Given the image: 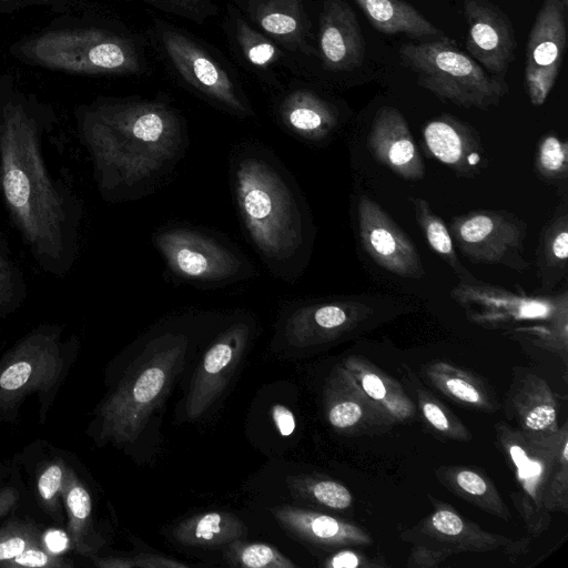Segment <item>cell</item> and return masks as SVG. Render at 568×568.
<instances>
[{"mask_svg":"<svg viewBox=\"0 0 568 568\" xmlns=\"http://www.w3.org/2000/svg\"><path fill=\"white\" fill-rule=\"evenodd\" d=\"M26 287L17 267L0 248V312L17 306L23 298Z\"/></svg>","mask_w":568,"mask_h":568,"instance_id":"31","label":"cell"},{"mask_svg":"<svg viewBox=\"0 0 568 568\" xmlns=\"http://www.w3.org/2000/svg\"><path fill=\"white\" fill-rule=\"evenodd\" d=\"M310 489L316 500L331 508L344 509L352 503L348 489L333 480L316 481Z\"/></svg>","mask_w":568,"mask_h":568,"instance_id":"33","label":"cell"},{"mask_svg":"<svg viewBox=\"0 0 568 568\" xmlns=\"http://www.w3.org/2000/svg\"><path fill=\"white\" fill-rule=\"evenodd\" d=\"M328 565L334 568H354L358 565V558L351 551H342L334 556Z\"/></svg>","mask_w":568,"mask_h":568,"instance_id":"47","label":"cell"},{"mask_svg":"<svg viewBox=\"0 0 568 568\" xmlns=\"http://www.w3.org/2000/svg\"><path fill=\"white\" fill-rule=\"evenodd\" d=\"M42 126L19 102L0 116V191L10 217L47 272L64 276L77 252L79 200L54 181L42 151Z\"/></svg>","mask_w":568,"mask_h":568,"instance_id":"1","label":"cell"},{"mask_svg":"<svg viewBox=\"0 0 568 568\" xmlns=\"http://www.w3.org/2000/svg\"><path fill=\"white\" fill-rule=\"evenodd\" d=\"M230 182L244 231L263 263L281 280H297L314 231L290 172L268 150L248 145L232 156Z\"/></svg>","mask_w":568,"mask_h":568,"instance_id":"3","label":"cell"},{"mask_svg":"<svg viewBox=\"0 0 568 568\" xmlns=\"http://www.w3.org/2000/svg\"><path fill=\"white\" fill-rule=\"evenodd\" d=\"M450 294L473 317L483 322L567 318V291L555 296H527L479 281L459 283Z\"/></svg>","mask_w":568,"mask_h":568,"instance_id":"10","label":"cell"},{"mask_svg":"<svg viewBox=\"0 0 568 568\" xmlns=\"http://www.w3.org/2000/svg\"><path fill=\"white\" fill-rule=\"evenodd\" d=\"M175 55L178 63L183 64L184 72L187 71L191 74L189 77L206 93L237 113L244 115L248 113L246 105L237 98L227 79L209 59L190 49L175 52Z\"/></svg>","mask_w":568,"mask_h":568,"instance_id":"26","label":"cell"},{"mask_svg":"<svg viewBox=\"0 0 568 568\" xmlns=\"http://www.w3.org/2000/svg\"><path fill=\"white\" fill-rule=\"evenodd\" d=\"M561 0H545L530 29L525 64V80L532 105L547 100L558 77L567 40Z\"/></svg>","mask_w":568,"mask_h":568,"instance_id":"11","label":"cell"},{"mask_svg":"<svg viewBox=\"0 0 568 568\" xmlns=\"http://www.w3.org/2000/svg\"><path fill=\"white\" fill-rule=\"evenodd\" d=\"M464 12L468 54L488 73L504 77L517 48L510 20L488 0H464Z\"/></svg>","mask_w":568,"mask_h":568,"instance_id":"14","label":"cell"},{"mask_svg":"<svg viewBox=\"0 0 568 568\" xmlns=\"http://www.w3.org/2000/svg\"><path fill=\"white\" fill-rule=\"evenodd\" d=\"M67 464L58 459L48 464L39 474L37 491L42 505L52 514L60 509Z\"/></svg>","mask_w":568,"mask_h":568,"instance_id":"30","label":"cell"},{"mask_svg":"<svg viewBox=\"0 0 568 568\" xmlns=\"http://www.w3.org/2000/svg\"><path fill=\"white\" fill-rule=\"evenodd\" d=\"M40 545L41 535L36 525L27 520H12L0 528V565Z\"/></svg>","mask_w":568,"mask_h":568,"instance_id":"29","label":"cell"},{"mask_svg":"<svg viewBox=\"0 0 568 568\" xmlns=\"http://www.w3.org/2000/svg\"><path fill=\"white\" fill-rule=\"evenodd\" d=\"M262 27L274 34H288L296 30L294 18L284 13H271L262 19Z\"/></svg>","mask_w":568,"mask_h":568,"instance_id":"37","label":"cell"},{"mask_svg":"<svg viewBox=\"0 0 568 568\" xmlns=\"http://www.w3.org/2000/svg\"><path fill=\"white\" fill-rule=\"evenodd\" d=\"M73 564L48 548L33 546L14 558L0 565V568H70Z\"/></svg>","mask_w":568,"mask_h":568,"instance_id":"32","label":"cell"},{"mask_svg":"<svg viewBox=\"0 0 568 568\" xmlns=\"http://www.w3.org/2000/svg\"><path fill=\"white\" fill-rule=\"evenodd\" d=\"M132 561L133 567H186L183 562L149 554H141L132 558Z\"/></svg>","mask_w":568,"mask_h":568,"instance_id":"42","label":"cell"},{"mask_svg":"<svg viewBox=\"0 0 568 568\" xmlns=\"http://www.w3.org/2000/svg\"><path fill=\"white\" fill-rule=\"evenodd\" d=\"M367 307L356 301L301 303L287 307L282 323L283 341L291 347H307L331 339Z\"/></svg>","mask_w":568,"mask_h":568,"instance_id":"16","label":"cell"},{"mask_svg":"<svg viewBox=\"0 0 568 568\" xmlns=\"http://www.w3.org/2000/svg\"><path fill=\"white\" fill-rule=\"evenodd\" d=\"M568 212L561 204L540 235L537 254L538 276L544 290L554 287L567 273Z\"/></svg>","mask_w":568,"mask_h":568,"instance_id":"23","label":"cell"},{"mask_svg":"<svg viewBox=\"0 0 568 568\" xmlns=\"http://www.w3.org/2000/svg\"><path fill=\"white\" fill-rule=\"evenodd\" d=\"M94 564L102 568H131L133 567L132 558H97Z\"/></svg>","mask_w":568,"mask_h":568,"instance_id":"48","label":"cell"},{"mask_svg":"<svg viewBox=\"0 0 568 568\" xmlns=\"http://www.w3.org/2000/svg\"><path fill=\"white\" fill-rule=\"evenodd\" d=\"M320 42L325 61L333 68L352 69L364 60L365 44L358 21L351 7L343 2L328 6Z\"/></svg>","mask_w":568,"mask_h":568,"instance_id":"18","label":"cell"},{"mask_svg":"<svg viewBox=\"0 0 568 568\" xmlns=\"http://www.w3.org/2000/svg\"><path fill=\"white\" fill-rule=\"evenodd\" d=\"M535 166L549 181H566L568 175V145L566 141L549 133L540 139Z\"/></svg>","mask_w":568,"mask_h":568,"instance_id":"28","label":"cell"},{"mask_svg":"<svg viewBox=\"0 0 568 568\" xmlns=\"http://www.w3.org/2000/svg\"><path fill=\"white\" fill-rule=\"evenodd\" d=\"M21 51L39 65L71 73L114 71L126 64L121 44L87 29L45 32L24 43Z\"/></svg>","mask_w":568,"mask_h":568,"instance_id":"9","label":"cell"},{"mask_svg":"<svg viewBox=\"0 0 568 568\" xmlns=\"http://www.w3.org/2000/svg\"><path fill=\"white\" fill-rule=\"evenodd\" d=\"M189 345L183 333L165 332L152 338L100 408L103 439L134 442L152 413L164 400Z\"/></svg>","mask_w":568,"mask_h":568,"instance_id":"4","label":"cell"},{"mask_svg":"<svg viewBox=\"0 0 568 568\" xmlns=\"http://www.w3.org/2000/svg\"><path fill=\"white\" fill-rule=\"evenodd\" d=\"M561 2H562V4H564V7L567 9V7H568V0H561Z\"/></svg>","mask_w":568,"mask_h":568,"instance_id":"49","label":"cell"},{"mask_svg":"<svg viewBox=\"0 0 568 568\" xmlns=\"http://www.w3.org/2000/svg\"><path fill=\"white\" fill-rule=\"evenodd\" d=\"M399 57L417 83L442 101L488 110L508 93L504 77L488 73L448 38L406 43Z\"/></svg>","mask_w":568,"mask_h":568,"instance_id":"5","label":"cell"},{"mask_svg":"<svg viewBox=\"0 0 568 568\" xmlns=\"http://www.w3.org/2000/svg\"><path fill=\"white\" fill-rule=\"evenodd\" d=\"M62 501L68 515V536L72 549L77 554L90 556L99 547L93 539L92 500L83 483L69 466L64 475Z\"/></svg>","mask_w":568,"mask_h":568,"instance_id":"21","label":"cell"},{"mask_svg":"<svg viewBox=\"0 0 568 568\" xmlns=\"http://www.w3.org/2000/svg\"><path fill=\"white\" fill-rule=\"evenodd\" d=\"M60 331L39 327L21 338L0 361V409L18 406L31 394L49 393L65 366Z\"/></svg>","mask_w":568,"mask_h":568,"instance_id":"7","label":"cell"},{"mask_svg":"<svg viewBox=\"0 0 568 568\" xmlns=\"http://www.w3.org/2000/svg\"><path fill=\"white\" fill-rule=\"evenodd\" d=\"M371 24L385 34L403 33L416 39H446L440 29L404 0H354Z\"/></svg>","mask_w":568,"mask_h":568,"instance_id":"19","label":"cell"},{"mask_svg":"<svg viewBox=\"0 0 568 568\" xmlns=\"http://www.w3.org/2000/svg\"><path fill=\"white\" fill-rule=\"evenodd\" d=\"M362 386L366 394L374 399H382L386 395L383 381L375 374H366L362 378Z\"/></svg>","mask_w":568,"mask_h":568,"instance_id":"44","label":"cell"},{"mask_svg":"<svg viewBox=\"0 0 568 568\" xmlns=\"http://www.w3.org/2000/svg\"><path fill=\"white\" fill-rule=\"evenodd\" d=\"M246 531L245 524L234 514L210 511L182 520L172 536L185 546H220L240 539Z\"/></svg>","mask_w":568,"mask_h":568,"instance_id":"20","label":"cell"},{"mask_svg":"<svg viewBox=\"0 0 568 568\" xmlns=\"http://www.w3.org/2000/svg\"><path fill=\"white\" fill-rule=\"evenodd\" d=\"M152 242L173 276L182 282L220 287L254 276V265L232 243L185 225L159 229Z\"/></svg>","mask_w":568,"mask_h":568,"instance_id":"6","label":"cell"},{"mask_svg":"<svg viewBox=\"0 0 568 568\" xmlns=\"http://www.w3.org/2000/svg\"><path fill=\"white\" fill-rule=\"evenodd\" d=\"M252 334V324L239 318L221 332L199 365L186 400L189 419L200 418L221 396L239 366Z\"/></svg>","mask_w":568,"mask_h":568,"instance_id":"12","label":"cell"},{"mask_svg":"<svg viewBox=\"0 0 568 568\" xmlns=\"http://www.w3.org/2000/svg\"><path fill=\"white\" fill-rule=\"evenodd\" d=\"M373 156L396 175L417 181L425 166L403 114L394 106H382L375 114L367 136Z\"/></svg>","mask_w":568,"mask_h":568,"instance_id":"17","label":"cell"},{"mask_svg":"<svg viewBox=\"0 0 568 568\" xmlns=\"http://www.w3.org/2000/svg\"><path fill=\"white\" fill-rule=\"evenodd\" d=\"M410 202L416 220L430 248L453 268L460 283L474 284L479 282L460 263L449 230L443 220L432 211L429 203L415 196H410Z\"/></svg>","mask_w":568,"mask_h":568,"instance_id":"25","label":"cell"},{"mask_svg":"<svg viewBox=\"0 0 568 568\" xmlns=\"http://www.w3.org/2000/svg\"><path fill=\"white\" fill-rule=\"evenodd\" d=\"M362 408L354 402H341L334 405L329 413V423L337 428H346L355 425L362 417Z\"/></svg>","mask_w":568,"mask_h":568,"instance_id":"34","label":"cell"},{"mask_svg":"<svg viewBox=\"0 0 568 568\" xmlns=\"http://www.w3.org/2000/svg\"><path fill=\"white\" fill-rule=\"evenodd\" d=\"M274 54V48L268 43H260L251 48L248 52L250 60L255 64H264Z\"/></svg>","mask_w":568,"mask_h":568,"instance_id":"46","label":"cell"},{"mask_svg":"<svg viewBox=\"0 0 568 568\" xmlns=\"http://www.w3.org/2000/svg\"><path fill=\"white\" fill-rule=\"evenodd\" d=\"M510 454L518 467L519 475L524 479L531 478L539 473V465L536 463H530L525 452L520 447L514 446L510 450Z\"/></svg>","mask_w":568,"mask_h":568,"instance_id":"41","label":"cell"},{"mask_svg":"<svg viewBox=\"0 0 568 568\" xmlns=\"http://www.w3.org/2000/svg\"><path fill=\"white\" fill-rule=\"evenodd\" d=\"M450 231L456 245L473 263L500 264L524 272L527 224L503 210H476L455 216Z\"/></svg>","mask_w":568,"mask_h":568,"instance_id":"8","label":"cell"},{"mask_svg":"<svg viewBox=\"0 0 568 568\" xmlns=\"http://www.w3.org/2000/svg\"><path fill=\"white\" fill-rule=\"evenodd\" d=\"M434 528L447 536L459 535L464 528L463 520L453 511L442 509L432 517Z\"/></svg>","mask_w":568,"mask_h":568,"instance_id":"35","label":"cell"},{"mask_svg":"<svg viewBox=\"0 0 568 568\" xmlns=\"http://www.w3.org/2000/svg\"><path fill=\"white\" fill-rule=\"evenodd\" d=\"M445 385L448 392L460 400L473 404L480 400L477 389L460 378H448Z\"/></svg>","mask_w":568,"mask_h":568,"instance_id":"38","label":"cell"},{"mask_svg":"<svg viewBox=\"0 0 568 568\" xmlns=\"http://www.w3.org/2000/svg\"><path fill=\"white\" fill-rule=\"evenodd\" d=\"M423 140L428 153L459 176H477L488 165L477 131L449 114L428 121L423 128Z\"/></svg>","mask_w":568,"mask_h":568,"instance_id":"15","label":"cell"},{"mask_svg":"<svg viewBox=\"0 0 568 568\" xmlns=\"http://www.w3.org/2000/svg\"><path fill=\"white\" fill-rule=\"evenodd\" d=\"M556 412L551 405L544 404L535 407L525 418V426L532 430H544L554 425Z\"/></svg>","mask_w":568,"mask_h":568,"instance_id":"36","label":"cell"},{"mask_svg":"<svg viewBox=\"0 0 568 568\" xmlns=\"http://www.w3.org/2000/svg\"><path fill=\"white\" fill-rule=\"evenodd\" d=\"M82 144L101 196L141 197L182 158L187 142L174 114L160 106L105 105L78 119Z\"/></svg>","mask_w":568,"mask_h":568,"instance_id":"2","label":"cell"},{"mask_svg":"<svg viewBox=\"0 0 568 568\" xmlns=\"http://www.w3.org/2000/svg\"><path fill=\"white\" fill-rule=\"evenodd\" d=\"M19 500V493L13 487L0 489V519L9 514Z\"/></svg>","mask_w":568,"mask_h":568,"instance_id":"45","label":"cell"},{"mask_svg":"<svg viewBox=\"0 0 568 568\" xmlns=\"http://www.w3.org/2000/svg\"><path fill=\"white\" fill-rule=\"evenodd\" d=\"M287 128L306 140L327 138L337 124L335 111L313 95H301L293 100L284 113Z\"/></svg>","mask_w":568,"mask_h":568,"instance_id":"24","label":"cell"},{"mask_svg":"<svg viewBox=\"0 0 568 568\" xmlns=\"http://www.w3.org/2000/svg\"><path fill=\"white\" fill-rule=\"evenodd\" d=\"M227 560L234 566L248 568H294L287 557L273 546L234 540L227 549Z\"/></svg>","mask_w":568,"mask_h":568,"instance_id":"27","label":"cell"},{"mask_svg":"<svg viewBox=\"0 0 568 568\" xmlns=\"http://www.w3.org/2000/svg\"><path fill=\"white\" fill-rule=\"evenodd\" d=\"M358 232L363 248L384 270L402 277L425 275L419 253L410 239L369 196L357 203Z\"/></svg>","mask_w":568,"mask_h":568,"instance_id":"13","label":"cell"},{"mask_svg":"<svg viewBox=\"0 0 568 568\" xmlns=\"http://www.w3.org/2000/svg\"><path fill=\"white\" fill-rule=\"evenodd\" d=\"M272 417L278 433L287 437L295 430V417L293 413L284 405L276 404L272 407Z\"/></svg>","mask_w":568,"mask_h":568,"instance_id":"39","label":"cell"},{"mask_svg":"<svg viewBox=\"0 0 568 568\" xmlns=\"http://www.w3.org/2000/svg\"><path fill=\"white\" fill-rule=\"evenodd\" d=\"M273 515L285 530L307 541L338 544L355 537L351 526L327 515L293 506L275 508Z\"/></svg>","mask_w":568,"mask_h":568,"instance_id":"22","label":"cell"},{"mask_svg":"<svg viewBox=\"0 0 568 568\" xmlns=\"http://www.w3.org/2000/svg\"><path fill=\"white\" fill-rule=\"evenodd\" d=\"M459 487L470 495H484L487 491L485 480L471 470H462L456 478Z\"/></svg>","mask_w":568,"mask_h":568,"instance_id":"40","label":"cell"},{"mask_svg":"<svg viewBox=\"0 0 568 568\" xmlns=\"http://www.w3.org/2000/svg\"><path fill=\"white\" fill-rule=\"evenodd\" d=\"M423 413L426 419L438 430L446 432L449 423L443 410L434 403L426 402L423 404Z\"/></svg>","mask_w":568,"mask_h":568,"instance_id":"43","label":"cell"}]
</instances>
